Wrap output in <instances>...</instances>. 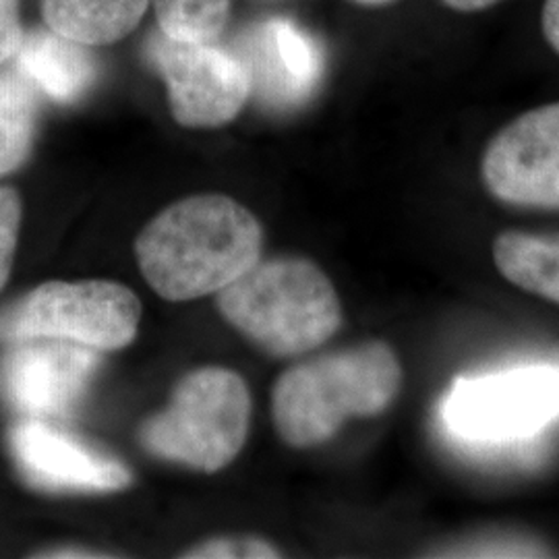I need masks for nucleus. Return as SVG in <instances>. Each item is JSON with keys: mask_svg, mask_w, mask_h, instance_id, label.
Returning <instances> with one entry per match:
<instances>
[{"mask_svg": "<svg viewBox=\"0 0 559 559\" xmlns=\"http://www.w3.org/2000/svg\"><path fill=\"white\" fill-rule=\"evenodd\" d=\"M260 221L226 195L168 205L135 245L141 274L162 299H200L249 272L261 253Z\"/></svg>", "mask_w": 559, "mask_h": 559, "instance_id": "f257e3e1", "label": "nucleus"}, {"mask_svg": "<svg viewBox=\"0 0 559 559\" xmlns=\"http://www.w3.org/2000/svg\"><path fill=\"white\" fill-rule=\"evenodd\" d=\"M400 385L394 348L371 340L288 369L274 388V423L288 445L313 448L332 440L353 417L381 415Z\"/></svg>", "mask_w": 559, "mask_h": 559, "instance_id": "f03ea898", "label": "nucleus"}, {"mask_svg": "<svg viewBox=\"0 0 559 559\" xmlns=\"http://www.w3.org/2000/svg\"><path fill=\"white\" fill-rule=\"evenodd\" d=\"M224 320L276 357L320 348L342 325L334 284L300 258L255 263L218 293Z\"/></svg>", "mask_w": 559, "mask_h": 559, "instance_id": "7ed1b4c3", "label": "nucleus"}, {"mask_svg": "<svg viewBox=\"0 0 559 559\" xmlns=\"http://www.w3.org/2000/svg\"><path fill=\"white\" fill-rule=\"evenodd\" d=\"M251 396L235 371L205 367L180 381L170 404L141 427V443L158 459L216 473L247 440Z\"/></svg>", "mask_w": 559, "mask_h": 559, "instance_id": "20e7f679", "label": "nucleus"}, {"mask_svg": "<svg viewBox=\"0 0 559 559\" xmlns=\"http://www.w3.org/2000/svg\"><path fill=\"white\" fill-rule=\"evenodd\" d=\"M141 305L117 282H46L11 307L0 309V340L55 338L98 353L119 350L135 338Z\"/></svg>", "mask_w": 559, "mask_h": 559, "instance_id": "39448f33", "label": "nucleus"}, {"mask_svg": "<svg viewBox=\"0 0 559 559\" xmlns=\"http://www.w3.org/2000/svg\"><path fill=\"white\" fill-rule=\"evenodd\" d=\"M147 59L164 80L170 112L182 127H224L251 98L245 62L218 40H179L158 29L147 40Z\"/></svg>", "mask_w": 559, "mask_h": 559, "instance_id": "423d86ee", "label": "nucleus"}, {"mask_svg": "<svg viewBox=\"0 0 559 559\" xmlns=\"http://www.w3.org/2000/svg\"><path fill=\"white\" fill-rule=\"evenodd\" d=\"M445 419L460 436L510 440L559 415V371L526 367L480 380H462L445 400Z\"/></svg>", "mask_w": 559, "mask_h": 559, "instance_id": "0eeeda50", "label": "nucleus"}, {"mask_svg": "<svg viewBox=\"0 0 559 559\" xmlns=\"http://www.w3.org/2000/svg\"><path fill=\"white\" fill-rule=\"evenodd\" d=\"M480 180L506 205L559 210V102L501 127L483 152Z\"/></svg>", "mask_w": 559, "mask_h": 559, "instance_id": "6e6552de", "label": "nucleus"}, {"mask_svg": "<svg viewBox=\"0 0 559 559\" xmlns=\"http://www.w3.org/2000/svg\"><path fill=\"white\" fill-rule=\"evenodd\" d=\"M100 367V353L75 342H13L0 360V394L29 419L67 415Z\"/></svg>", "mask_w": 559, "mask_h": 559, "instance_id": "1a4fd4ad", "label": "nucleus"}, {"mask_svg": "<svg viewBox=\"0 0 559 559\" xmlns=\"http://www.w3.org/2000/svg\"><path fill=\"white\" fill-rule=\"evenodd\" d=\"M233 50L251 75V96L274 110L305 104L323 78L320 44L293 20L270 17L251 25Z\"/></svg>", "mask_w": 559, "mask_h": 559, "instance_id": "9d476101", "label": "nucleus"}, {"mask_svg": "<svg viewBox=\"0 0 559 559\" xmlns=\"http://www.w3.org/2000/svg\"><path fill=\"white\" fill-rule=\"evenodd\" d=\"M11 452L21 475L50 491H117L131 483L119 460L110 459L41 419L20 423L11 431Z\"/></svg>", "mask_w": 559, "mask_h": 559, "instance_id": "9b49d317", "label": "nucleus"}, {"mask_svg": "<svg viewBox=\"0 0 559 559\" xmlns=\"http://www.w3.org/2000/svg\"><path fill=\"white\" fill-rule=\"evenodd\" d=\"M90 50L50 27H36L23 34L13 64L48 100L73 104L90 92L98 75Z\"/></svg>", "mask_w": 559, "mask_h": 559, "instance_id": "f8f14e48", "label": "nucleus"}, {"mask_svg": "<svg viewBox=\"0 0 559 559\" xmlns=\"http://www.w3.org/2000/svg\"><path fill=\"white\" fill-rule=\"evenodd\" d=\"M152 0H41L46 27L69 40L98 48L140 27Z\"/></svg>", "mask_w": 559, "mask_h": 559, "instance_id": "ddd939ff", "label": "nucleus"}, {"mask_svg": "<svg viewBox=\"0 0 559 559\" xmlns=\"http://www.w3.org/2000/svg\"><path fill=\"white\" fill-rule=\"evenodd\" d=\"M493 261L508 282L559 305V235L506 230L493 242Z\"/></svg>", "mask_w": 559, "mask_h": 559, "instance_id": "4468645a", "label": "nucleus"}, {"mask_svg": "<svg viewBox=\"0 0 559 559\" xmlns=\"http://www.w3.org/2000/svg\"><path fill=\"white\" fill-rule=\"evenodd\" d=\"M38 90L15 69H0V179L32 154L38 131Z\"/></svg>", "mask_w": 559, "mask_h": 559, "instance_id": "2eb2a0df", "label": "nucleus"}, {"mask_svg": "<svg viewBox=\"0 0 559 559\" xmlns=\"http://www.w3.org/2000/svg\"><path fill=\"white\" fill-rule=\"evenodd\" d=\"M158 29L170 38L221 40L233 0H152Z\"/></svg>", "mask_w": 559, "mask_h": 559, "instance_id": "dca6fc26", "label": "nucleus"}, {"mask_svg": "<svg viewBox=\"0 0 559 559\" xmlns=\"http://www.w3.org/2000/svg\"><path fill=\"white\" fill-rule=\"evenodd\" d=\"M21 226L20 193L11 187H0V290L11 276Z\"/></svg>", "mask_w": 559, "mask_h": 559, "instance_id": "f3484780", "label": "nucleus"}, {"mask_svg": "<svg viewBox=\"0 0 559 559\" xmlns=\"http://www.w3.org/2000/svg\"><path fill=\"white\" fill-rule=\"evenodd\" d=\"M187 558H280L276 547L258 539L210 540L191 549Z\"/></svg>", "mask_w": 559, "mask_h": 559, "instance_id": "a211bd4d", "label": "nucleus"}, {"mask_svg": "<svg viewBox=\"0 0 559 559\" xmlns=\"http://www.w3.org/2000/svg\"><path fill=\"white\" fill-rule=\"evenodd\" d=\"M23 34L20 0H0V69L15 59Z\"/></svg>", "mask_w": 559, "mask_h": 559, "instance_id": "6ab92c4d", "label": "nucleus"}, {"mask_svg": "<svg viewBox=\"0 0 559 559\" xmlns=\"http://www.w3.org/2000/svg\"><path fill=\"white\" fill-rule=\"evenodd\" d=\"M540 29L547 46L559 57V0H545L540 9Z\"/></svg>", "mask_w": 559, "mask_h": 559, "instance_id": "aec40b11", "label": "nucleus"}, {"mask_svg": "<svg viewBox=\"0 0 559 559\" xmlns=\"http://www.w3.org/2000/svg\"><path fill=\"white\" fill-rule=\"evenodd\" d=\"M501 0H441V4L454 13H480V11H487L496 4H500Z\"/></svg>", "mask_w": 559, "mask_h": 559, "instance_id": "412c9836", "label": "nucleus"}, {"mask_svg": "<svg viewBox=\"0 0 559 559\" xmlns=\"http://www.w3.org/2000/svg\"><path fill=\"white\" fill-rule=\"evenodd\" d=\"M41 558H106V556L87 551V549H57L55 554H41Z\"/></svg>", "mask_w": 559, "mask_h": 559, "instance_id": "4be33fe9", "label": "nucleus"}, {"mask_svg": "<svg viewBox=\"0 0 559 559\" xmlns=\"http://www.w3.org/2000/svg\"><path fill=\"white\" fill-rule=\"evenodd\" d=\"M350 2L360 4V7H369V9H378V7H388V4H392L396 0H350Z\"/></svg>", "mask_w": 559, "mask_h": 559, "instance_id": "5701e85b", "label": "nucleus"}]
</instances>
